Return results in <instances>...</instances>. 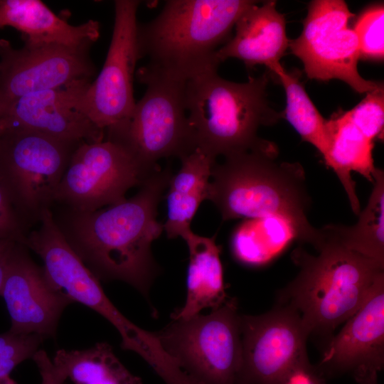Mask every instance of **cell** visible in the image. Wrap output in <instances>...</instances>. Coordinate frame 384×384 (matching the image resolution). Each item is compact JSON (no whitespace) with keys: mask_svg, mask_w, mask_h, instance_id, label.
<instances>
[{"mask_svg":"<svg viewBox=\"0 0 384 384\" xmlns=\"http://www.w3.org/2000/svg\"><path fill=\"white\" fill-rule=\"evenodd\" d=\"M378 373H370L354 378L358 384H378Z\"/></svg>","mask_w":384,"mask_h":384,"instance_id":"34","label":"cell"},{"mask_svg":"<svg viewBox=\"0 0 384 384\" xmlns=\"http://www.w3.org/2000/svg\"><path fill=\"white\" fill-rule=\"evenodd\" d=\"M179 171L172 175L166 193L167 218L163 230L169 238L183 237L201 202L206 199L215 159L195 149L180 159Z\"/></svg>","mask_w":384,"mask_h":384,"instance_id":"22","label":"cell"},{"mask_svg":"<svg viewBox=\"0 0 384 384\" xmlns=\"http://www.w3.org/2000/svg\"><path fill=\"white\" fill-rule=\"evenodd\" d=\"M0 384H16L9 375L0 376Z\"/></svg>","mask_w":384,"mask_h":384,"instance_id":"35","label":"cell"},{"mask_svg":"<svg viewBox=\"0 0 384 384\" xmlns=\"http://www.w3.org/2000/svg\"><path fill=\"white\" fill-rule=\"evenodd\" d=\"M311 254L297 247L292 259L299 267L296 277L277 295V304L298 312L309 336L326 338L363 304L384 265L349 250L324 235Z\"/></svg>","mask_w":384,"mask_h":384,"instance_id":"4","label":"cell"},{"mask_svg":"<svg viewBox=\"0 0 384 384\" xmlns=\"http://www.w3.org/2000/svg\"><path fill=\"white\" fill-rule=\"evenodd\" d=\"M6 26L20 31L30 44L92 46L100 37L97 21L70 25L39 0H0V28Z\"/></svg>","mask_w":384,"mask_h":384,"instance_id":"19","label":"cell"},{"mask_svg":"<svg viewBox=\"0 0 384 384\" xmlns=\"http://www.w3.org/2000/svg\"><path fill=\"white\" fill-rule=\"evenodd\" d=\"M80 143L62 141L23 127L0 128V179L23 221L38 223Z\"/></svg>","mask_w":384,"mask_h":384,"instance_id":"8","label":"cell"},{"mask_svg":"<svg viewBox=\"0 0 384 384\" xmlns=\"http://www.w3.org/2000/svg\"><path fill=\"white\" fill-rule=\"evenodd\" d=\"M232 238L236 259L248 265H264L277 256L297 235L293 225L277 217L245 219Z\"/></svg>","mask_w":384,"mask_h":384,"instance_id":"25","label":"cell"},{"mask_svg":"<svg viewBox=\"0 0 384 384\" xmlns=\"http://www.w3.org/2000/svg\"><path fill=\"white\" fill-rule=\"evenodd\" d=\"M91 79L26 95L1 117V127L16 126L69 142L104 140L105 132L90 120L82 107Z\"/></svg>","mask_w":384,"mask_h":384,"instance_id":"17","label":"cell"},{"mask_svg":"<svg viewBox=\"0 0 384 384\" xmlns=\"http://www.w3.org/2000/svg\"><path fill=\"white\" fill-rule=\"evenodd\" d=\"M384 9L378 4L366 9L355 23L360 58L381 60L384 56Z\"/></svg>","mask_w":384,"mask_h":384,"instance_id":"27","label":"cell"},{"mask_svg":"<svg viewBox=\"0 0 384 384\" xmlns=\"http://www.w3.org/2000/svg\"><path fill=\"white\" fill-rule=\"evenodd\" d=\"M367 206L351 226L329 225L320 230L345 248L384 265V173L376 168Z\"/></svg>","mask_w":384,"mask_h":384,"instance_id":"23","label":"cell"},{"mask_svg":"<svg viewBox=\"0 0 384 384\" xmlns=\"http://www.w3.org/2000/svg\"><path fill=\"white\" fill-rule=\"evenodd\" d=\"M17 243L18 242L14 240H0V290L9 260Z\"/></svg>","mask_w":384,"mask_h":384,"instance_id":"33","label":"cell"},{"mask_svg":"<svg viewBox=\"0 0 384 384\" xmlns=\"http://www.w3.org/2000/svg\"><path fill=\"white\" fill-rule=\"evenodd\" d=\"M146 86L130 117L105 130L106 139L126 148L143 166L159 167L163 158L179 159L194 150L185 102L186 82L137 77Z\"/></svg>","mask_w":384,"mask_h":384,"instance_id":"9","label":"cell"},{"mask_svg":"<svg viewBox=\"0 0 384 384\" xmlns=\"http://www.w3.org/2000/svg\"><path fill=\"white\" fill-rule=\"evenodd\" d=\"M32 359L40 373L41 384H64L67 379L55 366L44 349L40 348Z\"/></svg>","mask_w":384,"mask_h":384,"instance_id":"32","label":"cell"},{"mask_svg":"<svg viewBox=\"0 0 384 384\" xmlns=\"http://www.w3.org/2000/svg\"><path fill=\"white\" fill-rule=\"evenodd\" d=\"M0 296L11 318L9 331L45 339L55 336L62 314L73 304L50 285L43 267L21 243L16 244L11 256Z\"/></svg>","mask_w":384,"mask_h":384,"instance_id":"15","label":"cell"},{"mask_svg":"<svg viewBox=\"0 0 384 384\" xmlns=\"http://www.w3.org/2000/svg\"><path fill=\"white\" fill-rule=\"evenodd\" d=\"M240 315L229 297L208 314L176 319L155 333L194 384H237L242 365Z\"/></svg>","mask_w":384,"mask_h":384,"instance_id":"7","label":"cell"},{"mask_svg":"<svg viewBox=\"0 0 384 384\" xmlns=\"http://www.w3.org/2000/svg\"><path fill=\"white\" fill-rule=\"evenodd\" d=\"M23 223L0 179V240H14L24 244Z\"/></svg>","mask_w":384,"mask_h":384,"instance_id":"30","label":"cell"},{"mask_svg":"<svg viewBox=\"0 0 384 384\" xmlns=\"http://www.w3.org/2000/svg\"><path fill=\"white\" fill-rule=\"evenodd\" d=\"M37 229L26 235L24 245L43 262V270L50 285L72 303H80L100 314L119 332L121 346L139 355L153 369L166 361L155 333L130 321L105 294L98 278L68 243L57 226L52 210L41 215Z\"/></svg>","mask_w":384,"mask_h":384,"instance_id":"6","label":"cell"},{"mask_svg":"<svg viewBox=\"0 0 384 384\" xmlns=\"http://www.w3.org/2000/svg\"><path fill=\"white\" fill-rule=\"evenodd\" d=\"M90 47L25 43L15 48L1 38L0 117L26 95L91 79L96 68Z\"/></svg>","mask_w":384,"mask_h":384,"instance_id":"12","label":"cell"},{"mask_svg":"<svg viewBox=\"0 0 384 384\" xmlns=\"http://www.w3.org/2000/svg\"><path fill=\"white\" fill-rule=\"evenodd\" d=\"M282 85L287 105L282 112L302 140L313 145L323 156L326 149V122L300 81L298 70L288 72L284 67L274 74Z\"/></svg>","mask_w":384,"mask_h":384,"instance_id":"26","label":"cell"},{"mask_svg":"<svg viewBox=\"0 0 384 384\" xmlns=\"http://www.w3.org/2000/svg\"><path fill=\"white\" fill-rule=\"evenodd\" d=\"M235 34L216 53L221 63L228 58L242 60L250 68L264 65L274 74L283 68L281 58L289 48L286 21L276 9L275 1L255 3L235 25Z\"/></svg>","mask_w":384,"mask_h":384,"instance_id":"18","label":"cell"},{"mask_svg":"<svg viewBox=\"0 0 384 384\" xmlns=\"http://www.w3.org/2000/svg\"><path fill=\"white\" fill-rule=\"evenodd\" d=\"M52 361L74 384H142V378L121 363L107 342L82 350L58 349Z\"/></svg>","mask_w":384,"mask_h":384,"instance_id":"24","label":"cell"},{"mask_svg":"<svg viewBox=\"0 0 384 384\" xmlns=\"http://www.w3.org/2000/svg\"><path fill=\"white\" fill-rule=\"evenodd\" d=\"M172 176L154 172L133 197L95 211L62 206L53 219L69 245L102 281L126 282L146 295L157 274L151 244L163 230L157 208Z\"/></svg>","mask_w":384,"mask_h":384,"instance_id":"1","label":"cell"},{"mask_svg":"<svg viewBox=\"0 0 384 384\" xmlns=\"http://www.w3.org/2000/svg\"><path fill=\"white\" fill-rule=\"evenodd\" d=\"M257 3L250 0H169L152 20L137 24L139 60L148 63L137 77L179 82L217 71V51L232 37L240 16Z\"/></svg>","mask_w":384,"mask_h":384,"instance_id":"2","label":"cell"},{"mask_svg":"<svg viewBox=\"0 0 384 384\" xmlns=\"http://www.w3.org/2000/svg\"><path fill=\"white\" fill-rule=\"evenodd\" d=\"M282 384H327L326 378L308 356L297 363L287 373Z\"/></svg>","mask_w":384,"mask_h":384,"instance_id":"31","label":"cell"},{"mask_svg":"<svg viewBox=\"0 0 384 384\" xmlns=\"http://www.w3.org/2000/svg\"><path fill=\"white\" fill-rule=\"evenodd\" d=\"M215 237L201 236L192 230L182 237L189 251L186 297L184 304L171 314L172 319H186L203 309H215L229 298L220 257L221 247L216 244Z\"/></svg>","mask_w":384,"mask_h":384,"instance_id":"21","label":"cell"},{"mask_svg":"<svg viewBox=\"0 0 384 384\" xmlns=\"http://www.w3.org/2000/svg\"><path fill=\"white\" fill-rule=\"evenodd\" d=\"M277 150H256L225 157L212 169L207 200L223 220L277 217L289 222L297 240L313 247L319 230L306 217L310 205L305 173L297 162H278Z\"/></svg>","mask_w":384,"mask_h":384,"instance_id":"3","label":"cell"},{"mask_svg":"<svg viewBox=\"0 0 384 384\" xmlns=\"http://www.w3.org/2000/svg\"><path fill=\"white\" fill-rule=\"evenodd\" d=\"M137 0L114 1V22L103 67L82 100L86 114L105 130L127 120L136 104L133 94L135 67L139 60L137 43Z\"/></svg>","mask_w":384,"mask_h":384,"instance_id":"14","label":"cell"},{"mask_svg":"<svg viewBox=\"0 0 384 384\" xmlns=\"http://www.w3.org/2000/svg\"><path fill=\"white\" fill-rule=\"evenodd\" d=\"M325 378L379 373L384 367V276L341 330L328 341L319 364Z\"/></svg>","mask_w":384,"mask_h":384,"instance_id":"16","label":"cell"},{"mask_svg":"<svg viewBox=\"0 0 384 384\" xmlns=\"http://www.w3.org/2000/svg\"><path fill=\"white\" fill-rule=\"evenodd\" d=\"M126 148L110 140L82 142L74 150L55 195V203L90 212L120 203L154 172Z\"/></svg>","mask_w":384,"mask_h":384,"instance_id":"10","label":"cell"},{"mask_svg":"<svg viewBox=\"0 0 384 384\" xmlns=\"http://www.w3.org/2000/svg\"><path fill=\"white\" fill-rule=\"evenodd\" d=\"M45 338L37 334H16L8 331L0 334V376L10 373L26 360L33 358Z\"/></svg>","mask_w":384,"mask_h":384,"instance_id":"29","label":"cell"},{"mask_svg":"<svg viewBox=\"0 0 384 384\" xmlns=\"http://www.w3.org/2000/svg\"><path fill=\"white\" fill-rule=\"evenodd\" d=\"M268 77L265 73L235 82L213 71L188 81L185 102L194 149L216 159L277 148L257 136L261 126L282 118V112L273 110L267 100Z\"/></svg>","mask_w":384,"mask_h":384,"instance_id":"5","label":"cell"},{"mask_svg":"<svg viewBox=\"0 0 384 384\" xmlns=\"http://www.w3.org/2000/svg\"><path fill=\"white\" fill-rule=\"evenodd\" d=\"M242 365L237 384H282L307 357L309 334L292 307L277 304L259 315H240Z\"/></svg>","mask_w":384,"mask_h":384,"instance_id":"13","label":"cell"},{"mask_svg":"<svg viewBox=\"0 0 384 384\" xmlns=\"http://www.w3.org/2000/svg\"><path fill=\"white\" fill-rule=\"evenodd\" d=\"M1 127V117H0V128Z\"/></svg>","mask_w":384,"mask_h":384,"instance_id":"36","label":"cell"},{"mask_svg":"<svg viewBox=\"0 0 384 384\" xmlns=\"http://www.w3.org/2000/svg\"><path fill=\"white\" fill-rule=\"evenodd\" d=\"M354 14L343 0H314L308 6L300 36L289 40L292 53L301 60L310 79H338L356 92L367 93L381 84L358 73L359 45L349 27Z\"/></svg>","mask_w":384,"mask_h":384,"instance_id":"11","label":"cell"},{"mask_svg":"<svg viewBox=\"0 0 384 384\" xmlns=\"http://www.w3.org/2000/svg\"><path fill=\"white\" fill-rule=\"evenodd\" d=\"M326 149L322 156L341 181L356 215L361 212L352 172L371 183L376 167L373 159V141L350 119L346 111L334 113L326 122Z\"/></svg>","mask_w":384,"mask_h":384,"instance_id":"20","label":"cell"},{"mask_svg":"<svg viewBox=\"0 0 384 384\" xmlns=\"http://www.w3.org/2000/svg\"><path fill=\"white\" fill-rule=\"evenodd\" d=\"M353 123L370 140L381 139L384 125L383 85L366 93L353 108L346 111Z\"/></svg>","mask_w":384,"mask_h":384,"instance_id":"28","label":"cell"}]
</instances>
